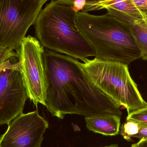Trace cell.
<instances>
[{"mask_svg": "<svg viewBox=\"0 0 147 147\" xmlns=\"http://www.w3.org/2000/svg\"><path fill=\"white\" fill-rule=\"evenodd\" d=\"M43 56L45 107L53 116L63 119L67 114L86 117L106 113L121 116L120 106L88 80L78 60L48 50Z\"/></svg>", "mask_w": 147, "mask_h": 147, "instance_id": "cell-1", "label": "cell"}, {"mask_svg": "<svg viewBox=\"0 0 147 147\" xmlns=\"http://www.w3.org/2000/svg\"><path fill=\"white\" fill-rule=\"evenodd\" d=\"M73 0H52L41 9L34 24L36 38L47 50L84 63L95 56L91 45L77 25Z\"/></svg>", "mask_w": 147, "mask_h": 147, "instance_id": "cell-2", "label": "cell"}, {"mask_svg": "<svg viewBox=\"0 0 147 147\" xmlns=\"http://www.w3.org/2000/svg\"><path fill=\"white\" fill-rule=\"evenodd\" d=\"M79 30L91 45L97 59L129 65L141 58L130 25L107 14L101 15L77 13Z\"/></svg>", "mask_w": 147, "mask_h": 147, "instance_id": "cell-3", "label": "cell"}, {"mask_svg": "<svg viewBox=\"0 0 147 147\" xmlns=\"http://www.w3.org/2000/svg\"><path fill=\"white\" fill-rule=\"evenodd\" d=\"M81 65L88 80L120 107H124L128 115L147 108L127 65L95 58Z\"/></svg>", "mask_w": 147, "mask_h": 147, "instance_id": "cell-4", "label": "cell"}, {"mask_svg": "<svg viewBox=\"0 0 147 147\" xmlns=\"http://www.w3.org/2000/svg\"><path fill=\"white\" fill-rule=\"evenodd\" d=\"M47 0H0V45L20 48Z\"/></svg>", "mask_w": 147, "mask_h": 147, "instance_id": "cell-5", "label": "cell"}, {"mask_svg": "<svg viewBox=\"0 0 147 147\" xmlns=\"http://www.w3.org/2000/svg\"><path fill=\"white\" fill-rule=\"evenodd\" d=\"M45 51L37 38L28 35L22 41L17 52L28 97L36 106L38 103L46 106L47 82L43 56Z\"/></svg>", "mask_w": 147, "mask_h": 147, "instance_id": "cell-6", "label": "cell"}, {"mask_svg": "<svg viewBox=\"0 0 147 147\" xmlns=\"http://www.w3.org/2000/svg\"><path fill=\"white\" fill-rule=\"evenodd\" d=\"M21 63L9 60L0 65V125L9 124L22 114L28 97Z\"/></svg>", "mask_w": 147, "mask_h": 147, "instance_id": "cell-7", "label": "cell"}, {"mask_svg": "<svg viewBox=\"0 0 147 147\" xmlns=\"http://www.w3.org/2000/svg\"><path fill=\"white\" fill-rule=\"evenodd\" d=\"M8 125L0 137V147H40L48 122L38 110L22 114Z\"/></svg>", "mask_w": 147, "mask_h": 147, "instance_id": "cell-8", "label": "cell"}, {"mask_svg": "<svg viewBox=\"0 0 147 147\" xmlns=\"http://www.w3.org/2000/svg\"><path fill=\"white\" fill-rule=\"evenodd\" d=\"M105 9L108 14L130 26L137 20L147 17V13L139 10L133 0L87 1L82 11L88 13Z\"/></svg>", "mask_w": 147, "mask_h": 147, "instance_id": "cell-9", "label": "cell"}, {"mask_svg": "<svg viewBox=\"0 0 147 147\" xmlns=\"http://www.w3.org/2000/svg\"><path fill=\"white\" fill-rule=\"evenodd\" d=\"M85 118L86 127L94 133L108 136H115L119 133L121 116L106 113Z\"/></svg>", "mask_w": 147, "mask_h": 147, "instance_id": "cell-10", "label": "cell"}, {"mask_svg": "<svg viewBox=\"0 0 147 147\" xmlns=\"http://www.w3.org/2000/svg\"><path fill=\"white\" fill-rule=\"evenodd\" d=\"M130 28L140 52L141 58L147 60V17L136 21Z\"/></svg>", "mask_w": 147, "mask_h": 147, "instance_id": "cell-11", "label": "cell"}, {"mask_svg": "<svg viewBox=\"0 0 147 147\" xmlns=\"http://www.w3.org/2000/svg\"><path fill=\"white\" fill-rule=\"evenodd\" d=\"M139 123L131 121H126L121 128V134L128 141H130L133 138H136L140 131Z\"/></svg>", "mask_w": 147, "mask_h": 147, "instance_id": "cell-12", "label": "cell"}, {"mask_svg": "<svg viewBox=\"0 0 147 147\" xmlns=\"http://www.w3.org/2000/svg\"><path fill=\"white\" fill-rule=\"evenodd\" d=\"M127 121L147 125V108L128 115Z\"/></svg>", "mask_w": 147, "mask_h": 147, "instance_id": "cell-13", "label": "cell"}, {"mask_svg": "<svg viewBox=\"0 0 147 147\" xmlns=\"http://www.w3.org/2000/svg\"><path fill=\"white\" fill-rule=\"evenodd\" d=\"M14 57H18L17 53L13 50L0 45V65Z\"/></svg>", "mask_w": 147, "mask_h": 147, "instance_id": "cell-14", "label": "cell"}, {"mask_svg": "<svg viewBox=\"0 0 147 147\" xmlns=\"http://www.w3.org/2000/svg\"><path fill=\"white\" fill-rule=\"evenodd\" d=\"M140 125V131L139 133L136 135V138L140 140H146L147 139V125L139 123Z\"/></svg>", "mask_w": 147, "mask_h": 147, "instance_id": "cell-15", "label": "cell"}, {"mask_svg": "<svg viewBox=\"0 0 147 147\" xmlns=\"http://www.w3.org/2000/svg\"><path fill=\"white\" fill-rule=\"evenodd\" d=\"M136 7L142 12L147 14V0H133Z\"/></svg>", "mask_w": 147, "mask_h": 147, "instance_id": "cell-16", "label": "cell"}, {"mask_svg": "<svg viewBox=\"0 0 147 147\" xmlns=\"http://www.w3.org/2000/svg\"><path fill=\"white\" fill-rule=\"evenodd\" d=\"M136 145L138 147H147V139L140 140Z\"/></svg>", "mask_w": 147, "mask_h": 147, "instance_id": "cell-17", "label": "cell"}, {"mask_svg": "<svg viewBox=\"0 0 147 147\" xmlns=\"http://www.w3.org/2000/svg\"><path fill=\"white\" fill-rule=\"evenodd\" d=\"M102 147H118V146L116 144H113V145H111L110 146H106Z\"/></svg>", "mask_w": 147, "mask_h": 147, "instance_id": "cell-18", "label": "cell"}, {"mask_svg": "<svg viewBox=\"0 0 147 147\" xmlns=\"http://www.w3.org/2000/svg\"><path fill=\"white\" fill-rule=\"evenodd\" d=\"M131 147H138L137 146H136V144H133L131 146Z\"/></svg>", "mask_w": 147, "mask_h": 147, "instance_id": "cell-19", "label": "cell"}]
</instances>
